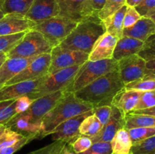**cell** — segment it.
<instances>
[{
	"mask_svg": "<svg viewBox=\"0 0 155 154\" xmlns=\"http://www.w3.org/2000/svg\"><path fill=\"white\" fill-rule=\"evenodd\" d=\"M92 111H93V114L98 118L101 125L104 126L110 120L112 113V107L107 105L94 107Z\"/></svg>",
	"mask_w": 155,
	"mask_h": 154,
	"instance_id": "60d3db41",
	"label": "cell"
},
{
	"mask_svg": "<svg viewBox=\"0 0 155 154\" xmlns=\"http://www.w3.org/2000/svg\"><path fill=\"white\" fill-rule=\"evenodd\" d=\"M92 113H93V111L90 110L89 112L71 118L61 123L53 130L52 133L51 134L52 140L54 141L60 140L66 143H70L74 141L79 136L81 135L79 128L82 122L87 116H90Z\"/></svg>",
	"mask_w": 155,
	"mask_h": 154,
	"instance_id": "4fadbf2b",
	"label": "cell"
},
{
	"mask_svg": "<svg viewBox=\"0 0 155 154\" xmlns=\"http://www.w3.org/2000/svg\"><path fill=\"white\" fill-rule=\"evenodd\" d=\"M126 5V0H106L104 8L98 12V18L103 21Z\"/></svg>",
	"mask_w": 155,
	"mask_h": 154,
	"instance_id": "1f68e13d",
	"label": "cell"
},
{
	"mask_svg": "<svg viewBox=\"0 0 155 154\" xmlns=\"http://www.w3.org/2000/svg\"><path fill=\"white\" fill-rule=\"evenodd\" d=\"M125 88V84L120 77L118 70L112 71L92 83L74 92L79 99L90 104L94 107L111 106L114 97Z\"/></svg>",
	"mask_w": 155,
	"mask_h": 154,
	"instance_id": "6da1fadb",
	"label": "cell"
},
{
	"mask_svg": "<svg viewBox=\"0 0 155 154\" xmlns=\"http://www.w3.org/2000/svg\"><path fill=\"white\" fill-rule=\"evenodd\" d=\"M3 16H4V14L2 13V11L1 9H0V19H1Z\"/></svg>",
	"mask_w": 155,
	"mask_h": 154,
	"instance_id": "6f0895ef",
	"label": "cell"
},
{
	"mask_svg": "<svg viewBox=\"0 0 155 154\" xmlns=\"http://www.w3.org/2000/svg\"><path fill=\"white\" fill-rule=\"evenodd\" d=\"M141 17H147L155 10V0H142V2L135 7Z\"/></svg>",
	"mask_w": 155,
	"mask_h": 154,
	"instance_id": "7bdbcfd3",
	"label": "cell"
},
{
	"mask_svg": "<svg viewBox=\"0 0 155 154\" xmlns=\"http://www.w3.org/2000/svg\"><path fill=\"white\" fill-rule=\"evenodd\" d=\"M61 154H77L75 151L73 149L72 146L69 144V143H66L64 146L63 149H62Z\"/></svg>",
	"mask_w": 155,
	"mask_h": 154,
	"instance_id": "681fc988",
	"label": "cell"
},
{
	"mask_svg": "<svg viewBox=\"0 0 155 154\" xmlns=\"http://www.w3.org/2000/svg\"><path fill=\"white\" fill-rule=\"evenodd\" d=\"M54 48L45 36L35 30L25 33L21 41L6 54L7 58L34 57L44 54H51Z\"/></svg>",
	"mask_w": 155,
	"mask_h": 154,
	"instance_id": "5b68a950",
	"label": "cell"
},
{
	"mask_svg": "<svg viewBox=\"0 0 155 154\" xmlns=\"http://www.w3.org/2000/svg\"><path fill=\"white\" fill-rule=\"evenodd\" d=\"M117 40L116 37L105 32L94 45L89 54V60L96 61L113 58V53Z\"/></svg>",
	"mask_w": 155,
	"mask_h": 154,
	"instance_id": "e0dca14e",
	"label": "cell"
},
{
	"mask_svg": "<svg viewBox=\"0 0 155 154\" xmlns=\"http://www.w3.org/2000/svg\"><path fill=\"white\" fill-rule=\"evenodd\" d=\"M144 42L128 37L122 36L117 42L114 51L113 53V58L117 61L133 54H138L142 50Z\"/></svg>",
	"mask_w": 155,
	"mask_h": 154,
	"instance_id": "603a6c76",
	"label": "cell"
},
{
	"mask_svg": "<svg viewBox=\"0 0 155 154\" xmlns=\"http://www.w3.org/2000/svg\"><path fill=\"white\" fill-rule=\"evenodd\" d=\"M112 107V113L110 120L104 125L101 132L98 135L90 137L92 143L96 142H110L117 131L121 128H124L126 119L125 115L123 114L117 108Z\"/></svg>",
	"mask_w": 155,
	"mask_h": 154,
	"instance_id": "2e32d148",
	"label": "cell"
},
{
	"mask_svg": "<svg viewBox=\"0 0 155 154\" xmlns=\"http://www.w3.org/2000/svg\"><path fill=\"white\" fill-rule=\"evenodd\" d=\"M102 128L103 125H101L100 121L92 113L82 122L79 130L82 135L93 137L101 132Z\"/></svg>",
	"mask_w": 155,
	"mask_h": 154,
	"instance_id": "f1b7e54d",
	"label": "cell"
},
{
	"mask_svg": "<svg viewBox=\"0 0 155 154\" xmlns=\"http://www.w3.org/2000/svg\"><path fill=\"white\" fill-rule=\"evenodd\" d=\"M127 90H135L141 92L155 90V75L147 71L139 79L125 85Z\"/></svg>",
	"mask_w": 155,
	"mask_h": 154,
	"instance_id": "83f0119b",
	"label": "cell"
},
{
	"mask_svg": "<svg viewBox=\"0 0 155 154\" xmlns=\"http://www.w3.org/2000/svg\"><path fill=\"white\" fill-rule=\"evenodd\" d=\"M89 2H90V5L92 11L95 15L98 16V12L104 8L106 0H89Z\"/></svg>",
	"mask_w": 155,
	"mask_h": 154,
	"instance_id": "bcb514c9",
	"label": "cell"
},
{
	"mask_svg": "<svg viewBox=\"0 0 155 154\" xmlns=\"http://www.w3.org/2000/svg\"><path fill=\"white\" fill-rule=\"evenodd\" d=\"M142 92L124 88L119 92L111 103V106L117 108L124 115H127L135 110Z\"/></svg>",
	"mask_w": 155,
	"mask_h": 154,
	"instance_id": "44dd1931",
	"label": "cell"
},
{
	"mask_svg": "<svg viewBox=\"0 0 155 154\" xmlns=\"http://www.w3.org/2000/svg\"><path fill=\"white\" fill-rule=\"evenodd\" d=\"M36 23L18 14H5L0 19V36L26 33L33 30Z\"/></svg>",
	"mask_w": 155,
	"mask_h": 154,
	"instance_id": "9a60e30c",
	"label": "cell"
},
{
	"mask_svg": "<svg viewBox=\"0 0 155 154\" xmlns=\"http://www.w3.org/2000/svg\"><path fill=\"white\" fill-rule=\"evenodd\" d=\"M118 72L125 85L139 79L147 72L146 60L138 54H133L120 60Z\"/></svg>",
	"mask_w": 155,
	"mask_h": 154,
	"instance_id": "7c38bea8",
	"label": "cell"
},
{
	"mask_svg": "<svg viewBox=\"0 0 155 154\" xmlns=\"http://www.w3.org/2000/svg\"><path fill=\"white\" fill-rule=\"evenodd\" d=\"M34 139H36V136H33V135L24 136L22 139L18 140V142L14 143V144L12 145V146H7V147L0 149V154H14L15 152H16L17 151L21 149V148H22L24 146H25L26 144H27V143H30V141L34 140Z\"/></svg>",
	"mask_w": 155,
	"mask_h": 154,
	"instance_id": "f35d334b",
	"label": "cell"
},
{
	"mask_svg": "<svg viewBox=\"0 0 155 154\" xmlns=\"http://www.w3.org/2000/svg\"><path fill=\"white\" fill-rule=\"evenodd\" d=\"M35 57L6 58L0 66V88L4 87L9 80L21 72Z\"/></svg>",
	"mask_w": 155,
	"mask_h": 154,
	"instance_id": "d6986e66",
	"label": "cell"
},
{
	"mask_svg": "<svg viewBox=\"0 0 155 154\" xmlns=\"http://www.w3.org/2000/svg\"><path fill=\"white\" fill-rule=\"evenodd\" d=\"M106 32L102 21L92 17L77 24V27L59 45L62 48L89 54L96 41Z\"/></svg>",
	"mask_w": 155,
	"mask_h": 154,
	"instance_id": "3957f363",
	"label": "cell"
},
{
	"mask_svg": "<svg viewBox=\"0 0 155 154\" xmlns=\"http://www.w3.org/2000/svg\"><path fill=\"white\" fill-rule=\"evenodd\" d=\"M142 18L139 12L133 7H127L124 18V29L128 28L134 25Z\"/></svg>",
	"mask_w": 155,
	"mask_h": 154,
	"instance_id": "b9f144b4",
	"label": "cell"
},
{
	"mask_svg": "<svg viewBox=\"0 0 155 154\" xmlns=\"http://www.w3.org/2000/svg\"><path fill=\"white\" fill-rule=\"evenodd\" d=\"M115 70H118V62L114 58L96 61L88 60L82 65L76 74L69 91L74 93L86 87L97 79Z\"/></svg>",
	"mask_w": 155,
	"mask_h": 154,
	"instance_id": "277c9868",
	"label": "cell"
},
{
	"mask_svg": "<svg viewBox=\"0 0 155 154\" xmlns=\"http://www.w3.org/2000/svg\"><path fill=\"white\" fill-rule=\"evenodd\" d=\"M133 114H141V115H148V116H155V106L150 108L142 109V110H133L131 113Z\"/></svg>",
	"mask_w": 155,
	"mask_h": 154,
	"instance_id": "7dc6e473",
	"label": "cell"
},
{
	"mask_svg": "<svg viewBox=\"0 0 155 154\" xmlns=\"http://www.w3.org/2000/svg\"><path fill=\"white\" fill-rule=\"evenodd\" d=\"M155 106V90L142 92L135 110L150 108Z\"/></svg>",
	"mask_w": 155,
	"mask_h": 154,
	"instance_id": "ab89813d",
	"label": "cell"
},
{
	"mask_svg": "<svg viewBox=\"0 0 155 154\" xmlns=\"http://www.w3.org/2000/svg\"><path fill=\"white\" fill-rule=\"evenodd\" d=\"M6 58H7V57H6V56H5V57H2V58H0V66H1V65L2 64L3 62L5 61V60Z\"/></svg>",
	"mask_w": 155,
	"mask_h": 154,
	"instance_id": "db71d44e",
	"label": "cell"
},
{
	"mask_svg": "<svg viewBox=\"0 0 155 154\" xmlns=\"http://www.w3.org/2000/svg\"><path fill=\"white\" fill-rule=\"evenodd\" d=\"M15 101L16 100L0 102V124L5 125L13 116L16 115Z\"/></svg>",
	"mask_w": 155,
	"mask_h": 154,
	"instance_id": "836d02e7",
	"label": "cell"
},
{
	"mask_svg": "<svg viewBox=\"0 0 155 154\" xmlns=\"http://www.w3.org/2000/svg\"><path fill=\"white\" fill-rule=\"evenodd\" d=\"M154 34L155 23L145 17H142L134 25L123 30V36L134 38L144 42Z\"/></svg>",
	"mask_w": 155,
	"mask_h": 154,
	"instance_id": "7402d4cb",
	"label": "cell"
},
{
	"mask_svg": "<svg viewBox=\"0 0 155 154\" xmlns=\"http://www.w3.org/2000/svg\"><path fill=\"white\" fill-rule=\"evenodd\" d=\"M138 55L146 61L155 59V34L144 42L143 47Z\"/></svg>",
	"mask_w": 155,
	"mask_h": 154,
	"instance_id": "d590c367",
	"label": "cell"
},
{
	"mask_svg": "<svg viewBox=\"0 0 155 154\" xmlns=\"http://www.w3.org/2000/svg\"><path fill=\"white\" fill-rule=\"evenodd\" d=\"M88 152L99 154H111L112 149L110 142H96L93 143Z\"/></svg>",
	"mask_w": 155,
	"mask_h": 154,
	"instance_id": "ee69618b",
	"label": "cell"
},
{
	"mask_svg": "<svg viewBox=\"0 0 155 154\" xmlns=\"http://www.w3.org/2000/svg\"><path fill=\"white\" fill-rule=\"evenodd\" d=\"M89 60V54L62 48L56 45L51 52V63L48 74H53L63 69L82 65Z\"/></svg>",
	"mask_w": 155,
	"mask_h": 154,
	"instance_id": "ba28073f",
	"label": "cell"
},
{
	"mask_svg": "<svg viewBox=\"0 0 155 154\" xmlns=\"http://www.w3.org/2000/svg\"><path fill=\"white\" fill-rule=\"evenodd\" d=\"M125 119L124 128L127 130L142 127L155 126V116L128 113L126 115Z\"/></svg>",
	"mask_w": 155,
	"mask_h": 154,
	"instance_id": "4316f807",
	"label": "cell"
},
{
	"mask_svg": "<svg viewBox=\"0 0 155 154\" xmlns=\"http://www.w3.org/2000/svg\"><path fill=\"white\" fill-rule=\"evenodd\" d=\"M80 154H99V153H96V152H88V151H86L84 152H82Z\"/></svg>",
	"mask_w": 155,
	"mask_h": 154,
	"instance_id": "11a10c76",
	"label": "cell"
},
{
	"mask_svg": "<svg viewBox=\"0 0 155 154\" xmlns=\"http://www.w3.org/2000/svg\"><path fill=\"white\" fill-rule=\"evenodd\" d=\"M34 100L31 99L28 96H23L18 98L15 101V113L16 114L25 112L30 107Z\"/></svg>",
	"mask_w": 155,
	"mask_h": 154,
	"instance_id": "f6af8a7d",
	"label": "cell"
},
{
	"mask_svg": "<svg viewBox=\"0 0 155 154\" xmlns=\"http://www.w3.org/2000/svg\"><path fill=\"white\" fill-rule=\"evenodd\" d=\"M5 56H6V54H5V53H0V58L5 57Z\"/></svg>",
	"mask_w": 155,
	"mask_h": 154,
	"instance_id": "9f6ffc18",
	"label": "cell"
},
{
	"mask_svg": "<svg viewBox=\"0 0 155 154\" xmlns=\"http://www.w3.org/2000/svg\"><path fill=\"white\" fill-rule=\"evenodd\" d=\"M43 77L32 81L21 82L15 84L5 85L0 88V102L13 101L23 96H27L40 83Z\"/></svg>",
	"mask_w": 155,
	"mask_h": 154,
	"instance_id": "ac0fdd59",
	"label": "cell"
},
{
	"mask_svg": "<svg viewBox=\"0 0 155 154\" xmlns=\"http://www.w3.org/2000/svg\"><path fill=\"white\" fill-rule=\"evenodd\" d=\"M6 128H7V127H6L5 125L0 124V137H1V136L2 135V134L4 133V131H5Z\"/></svg>",
	"mask_w": 155,
	"mask_h": 154,
	"instance_id": "816d5d0a",
	"label": "cell"
},
{
	"mask_svg": "<svg viewBox=\"0 0 155 154\" xmlns=\"http://www.w3.org/2000/svg\"><path fill=\"white\" fill-rule=\"evenodd\" d=\"M24 34L25 33H20L7 36H0V53L7 54L22 39Z\"/></svg>",
	"mask_w": 155,
	"mask_h": 154,
	"instance_id": "d6a6232c",
	"label": "cell"
},
{
	"mask_svg": "<svg viewBox=\"0 0 155 154\" xmlns=\"http://www.w3.org/2000/svg\"><path fill=\"white\" fill-rule=\"evenodd\" d=\"M65 144L66 143L64 142L56 140L40 149L29 152L28 154H61V152Z\"/></svg>",
	"mask_w": 155,
	"mask_h": 154,
	"instance_id": "74e56055",
	"label": "cell"
},
{
	"mask_svg": "<svg viewBox=\"0 0 155 154\" xmlns=\"http://www.w3.org/2000/svg\"><path fill=\"white\" fill-rule=\"evenodd\" d=\"M146 69L148 72L155 75V59L147 60L146 61Z\"/></svg>",
	"mask_w": 155,
	"mask_h": 154,
	"instance_id": "c3c4849f",
	"label": "cell"
},
{
	"mask_svg": "<svg viewBox=\"0 0 155 154\" xmlns=\"http://www.w3.org/2000/svg\"><path fill=\"white\" fill-rule=\"evenodd\" d=\"M69 144L72 146L73 149L77 154H80L87 151L91 147L92 145V141L89 137L81 134Z\"/></svg>",
	"mask_w": 155,
	"mask_h": 154,
	"instance_id": "8d00e7d4",
	"label": "cell"
},
{
	"mask_svg": "<svg viewBox=\"0 0 155 154\" xmlns=\"http://www.w3.org/2000/svg\"><path fill=\"white\" fill-rule=\"evenodd\" d=\"M132 154H155V135L133 144Z\"/></svg>",
	"mask_w": 155,
	"mask_h": 154,
	"instance_id": "f546056e",
	"label": "cell"
},
{
	"mask_svg": "<svg viewBox=\"0 0 155 154\" xmlns=\"http://www.w3.org/2000/svg\"><path fill=\"white\" fill-rule=\"evenodd\" d=\"M67 90H61L34 100L30 107L23 112V114L29 116L33 122H42V119L47 113L51 111L58 103L67 95Z\"/></svg>",
	"mask_w": 155,
	"mask_h": 154,
	"instance_id": "30bf717a",
	"label": "cell"
},
{
	"mask_svg": "<svg viewBox=\"0 0 155 154\" xmlns=\"http://www.w3.org/2000/svg\"><path fill=\"white\" fill-rule=\"evenodd\" d=\"M92 110L93 106L77 98L73 92H68L57 105L42 118L38 139H42L51 134L53 130L64 121Z\"/></svg>",
	"mask_w": 155,
	"mask_h": 154,
	"instance_id": "7a4b0ae2",
	"label": "cell"
},
{
	"mask_svg": "<svg viewBox=\"0 0 155 154\" xmlns=\"http://www.w3.org/2000/svg\"><path fill=\"white\" fill-rule=\"evenodd\" d=\"M127 131L130 134L133 144L155 135V126L131 128Z\"/></svg>",
	"mask_w": 155,
	"mask_h": 154,
	"instance_id": "4dcf8cb0",
	"label": "cell"
},
{
	"mask_svg": "<svg viewBox=\"0 0 155 154\" xmlns=\"http://www.w3.org/2000/svg\"><path fill=\"white\" fill-rule=\"evenodd\" d=\"M110 143L111 145L112 153H131L133 142L130 138L128 131L125 128H121L118 130Z\"/></svg>",
	"mask_w": 155,
	"mask_h": 154,
	"instance_id": "d4e9b609",
	"label": "cell"
},
{
	"mask_svg": "<svg viewBox=\"0 0 155 154\" xmlns=\"http://www.w3.org/2000/svg\"><path fill=\"white\" fill-rule=\"evenodd\" d=\"M142 0H126V5L129 7H136L137 5H139L141 2H142Z\"/></svg>",
	"mask_w": 155,
	"mask_h": 154,
	"instance_id": "f907efd6",
	"label": "cell"
},
{
	"mask_svg": "<svg viewBox=\"0 0 155 154\" xmlns=\"http://www.w3.org/2000/svg\"><path fill=\"white\" fill-rule=\"evenodd\" d=\"M147 18H150V19H151V21H154V22L155 23V10L154 11L152 12V13H151V14H150L148 15V16L147 17Z\"/></svg>",
	"mask_w": 155,
	"mask_h": 154,
	"instance_id": "f5cc1de1",
	"label": "cell"
},
{
	"mask_svg": "<svg viewBox=\"0 0 155 154\" xmlns=\"http://www.w3.org/2000/svg\"><path fill=\"white\" fill-rule=\"evenodd\" d=\"M51 63V54H44L35 57L21 72L9 80L5 85L39 79L48 75Z\"/></svg>",
	"mask_w": 155,
	"mask_h": 154,
	"instance_id": "9c48e42d",
	"label": "cell"
},
{
	"mask_svg": "<svg viewBox=\"0 0 155 154\" xmlns=\"http://www.w3.org/2000/svg\"><path fill=\"white\" fill-rule=\"evenodd\" d=\"M78 23L68 18L56 16L36 24L33 30L42 33L53 46L59 45L77 27Z\"/></svg>",
	"mask_w": 155,
	"mask_h": 154,
	"instance_id": "52a82bcc",
	"label": "cell"
},
{
	"mask_svg": "<svg viewBox=\"0 0 155 154\" xmlns=\"http://www.w3.org/2000/svg\"><path fill=\"white\" fill-rule=\"evenodd\" d=\"M34 0H4L0 3V9L5 14H18L25 16Z\"/></svg>",
	"mask_w": 155,
	"mask_h": 154,
	"instance_id": "484cf974",
	"label": "cell"
},
{
	"mask_svg": "<svg viewBox=\"0 0 155 154\" xmlns=\"http://www.w3.org/2000/svg\"><path fill=\"white\" fill-rule=\"evenodd\" d=\"M82 65L63 69L50 75L48 74L43 77L39 85L27 96L31 99L36 100L58 91L67 90L69 91L71 85Z\"/></svg>",
	"mask_w": 155,
	"mask_h": 154,
	"instance_id": "8992f818",
	"label": "cell"
},
{
	"mask_svg": "<svg viewBox=\"0 0 155 154\" xmlns=\"http://www.w3.org/2000/svg\"><path fill=\"white\" fill-rule=\"evenodd\" d=\"M3 1H4V0H0V3H1V2H2Z\"/></svg>",
	"mask_w": 155,
	"mask_h": 154,
	"instance_id": "680465c9",
	"label": "cell"
},
{
	"mask_svg": "<svg viewBox=\"0 0 155 154\" xmlns=\"http://www.w3.org/2000/svg\"><path fill=\"white\" fill-rule=\"evenodd\" d=\"M127 7L128 6L125 5L115 13L102 21L106 28V32L116 37L117 39H120L123 36L124 18Z\"/></svg>",
	"mask_w": 155,
	"mask_h": 154,
	"instance_id": "cb8c5ba5",
	"label": "cell"
},
{
	"mask_svg": "<svg viewBox=\"0 0 155 154\" xmlns=\"http://www.w3.org/2000/svg\"><path fill=\"white\" fill-rule=\"evenodd\" d=\"M111 154H114V153H111ZM129 154H132V153H129Z\"/></svg>",
	"mask_w": 155,
	"mask_h": 154,
	"instance_id": "91938a15",
	"label": "cell"
},
{
	"mask_svg": "<svg viewBox=\"0 0 155 154\" xmlns=\"http://www.w3.org/2000/svg\"><path fill=\"white\" fill-rule=\"evenodd\" d=\"M24 137V135L23 134L13 131L11 128H6L5 131L0 137V149L12 146Z\"/></svg>",
	"mask_w": 155,
	"mask_h": 154,
	"instance_id": "e575fe53",
	"label": "cell"
},
{
	"mask_svg": "<svg viewBox=\"0 0 155 154\" xmlns=\"http://www.w3.org/2000/svg\"><path fill=\"white\" fill-rule=\"evenodd\" d=\"M60 9L58 16L80 22L92 17H98L93 13L89 0H58Z\"/></svg>",
	"mask_w": 155,
	"mask_h": 154,
	"instance_id": "8fae6325",
	"label": "cell"
},
{
	"mask_svg": "<svg viewBox=\"0 0 155 154\" xmlns=\"http://www.w3.org/2000/svg\"><path fill=\"white\" fill-rule=\"evenodd\" d=\"M7 128L17 131L24 136L33 135L38 139L41 131L40 122H33L28 116L22 113L16 114L5 124Z\"/></svg>",
	"mask_w": 155,
	"mask_h": 154,
	"instance_id": "ffe728a7",
	"label": "cell"
},
{
	"mask_svg": "<svg viewBox=\"0 0 155 154\" xmlns=\"http://www.w3.org/2000/svg\"><path fill=\"white\" fill-rule=\"evenodd\" d=\"M60 13L58 0H34L25 17L38 24L58 16Z\"/></svg>",
	"mask_w": 155,
	"mask_h": 154,
	"instance_id": "5bb4252c",
	"label": "cell"
}]
</instances>
